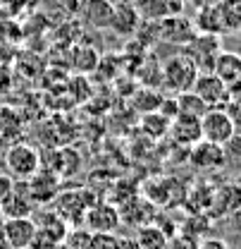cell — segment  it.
I'll return each mask as SVG.
<instances>
[{
	"mask_svg": "<svg viewBox=\"0 0 241 249\" xmlns=\"http://www.w3.org/2000/svg\"><path fill=\"white\" fill-rule=\"evenodd\" d=\"M0 160L12 180H29L41 170V154L27 142H15L7 146Z\"/></svg>",
	"mask_w": 241,
	"mask_h": 249,
	"instance_id": "1",
	"label": "cell"
},
{
	"mask_svg": "<svg viewBox=\"0 0 241 249\" xmlns=\"http://www.w3.org/2000/svg\"><path fill=\"white\" fill-rule=\"evenodd\" d=\"M198 74L196 62L191 60L186 53H177L162 65V87L172 93L189 91L193 87V79Z\"/></svg>",
	"mask_w": 241,
	"mask_h": 249,
	"instance_id": "2",
	"label": "cell"
},
{
	"mask_svg": "<svg viewBox=\"0 0 241 249\" xmlns=\"http://www.w3.org/2000/svg\"><path fill=\"white\" fill-rule=\"evenodd\" d=\"M222 51L217 34H196L189 43H186V55L196 62L198 72H210L215 55Z\"/></svg>",
	"mask_w": 241,
	"mask_h": 249,
	"instance_id": "3",
	"label": "cell"
},
{
	"mask_svg": "<svg viewBox=\"0 0 241 249\" xmlns=\"http://www.w3.org/2000/svg\"><path fill=\"white\" fill-rule=\"evenodd\" d=\"M234 132H237L234 124L229 123V118L222 108H208L201 115V137H203V142L222 146Z\"/></svg>",
	"mask_w": 241,
	"mask_h": 249,
	"instance_id": "4",
	"label": "cell"
},
{
	"mask_svg": "<svg viewBox=\"0 0 241 249\" xmlns=\"http://www.w3.org/2000/svg\"><path fill=\"white\" fill-rule=\"evenodd\" d=\"M191 91L196 93L208 108H222V106L229 101L227 84H225L217 74H212V72H198L196 79H193Z\"/></svg>",
	"mask_w": 241,
	"mask_h": 249,
	"instance_id": "5",
	"label": "cell"
},
{
	"mask_svg": "<svg viewBox=\"0 0 241 249\" xmlns=\"http://www.w3.org/2000/svg\"><path fill=\"white\" fill-rule=\"evenodd\" d=\"M189 163L198 170V173H217L227 165V156L220 144H210V142H198L191 146L189 151Z\"/></svg>",
	"mask_w": 241,
	"mask_h": 249,
	"instance_id": "6",
	"label": "cell"
},
{
	"mask_svg": "<svg viewBox=\"0 0 241 249\" xmlns=\"http://www.w3.org/2000/svg\"><path fill=\"white\" fill-rule=\"evenodd\" d=\"M0 211L5 218H31L36 211V204L31 201L27 180H15V189L10 192V196L0 204Z\"/></svg>",
	"mask_w": 241,
	"mask_h": 249,
	"instance_id": "7",
	"label": "cell"
},
{
	"mask_svg": "<svg viewBox=\"0 0 241 249\" xmlns=\"http://www.w3.org/2000/svg\"><path fill=\"white\" fill-rule=\"evenodd\" d=\"M0 232L12 249L31 247V242L36 237V223H33V218H5Z\"/></svg>",
	"mask_w": 241,
	"mask_h": 249,
	"instance_id": "8",
	"label": "cell"
},
{
	"mask_svg": "<svg viewBox=\"0 0 241 249\" xmlns=\"http://www.w3.org/2000/svg\"><path fill=\"white\" fill-rule=\"evenodd\" d=\"M134 7L144 22H162L167 17L181 15V0H134Z\"/></svg>",
	"mask_w": 241,
	"mask_h": 249,
	"instance_id": "9",
	"label": "cell"
},
{
	"mask_svg": "<svg viewBox=\"0 0 241 249\" xmlns=\"http://www.w3.org/2000/svg\"><path fill=\"white\" fill-rule=\"evenodd\" d=\"M27 189H29L31 201L36 204V209H41L43 204L53 201L58 196V189H60V180L55 173H43L38 170L33 178L27 180Z\"/></svg>",
	"mask_w": 241,
	"mask_h": 249,
	"instance_id": "10",
	"label": "cell"
},
{
	"mask_svg": "<svg viewBox=\"0 0 241 249\" xmlns=\"http://www.w3.org/2000/svg\"><path fill=\"white\" fill-rule=\"evenodd\" d=\"M84 220H86V225H89L93 232H108V235H112L122 223L120 211L115 206H110V204H96V206H91L89 211H86V216H84Z\"/></svg>",
	"mask_w": 241,
	"mask_h": 249,
	"instance_id": "11",
	"label": "cell"
},
{
	"mask_svg": "<svg viewBox=\"0 0 241 249\" xmlns=\"http://www.w3.org/2000/svg\"><path fill=\"white\" fill-rule=\"evenodd\" d=\"M177 144L181 146H193L198 144L203 137H201V118H191V115H177L172 123H170V132H167Z\"/></svg>",
	"mask_w": 241,
	"mask_h": 249,
	"instance_id": "12",
	"label": "cell"
},
{
	"mask_svg": "<svg viewBox=\"0 0 241 249\" xmlns=\"http://www.w3.org/2000/svg\"><path fill=\"white\" fill-rule=\"evenodd\" d=\"M241 209V187L237 182H227V185L217 187L212 194L210 211L215 216H232L234 211Z\"/></svg>",
	"mask_w": 241,
	"mask_h": 249,
	"instance_id": "13",
	"label": "cell"
},
{
	"mask_svg": "<svg viewBox=\"0 0 241 249\" xmlns=\"http://www.w3.org/2000/svg\"><path fill=\"white\" fill-rule=\"evenodd\" d=\"M141 24V17L134 7V2H122V5H115L112 10V22H110V31H115L122 38H131L136 29Z\"/></svg>",
	"mask_w": 241,
	"mask_h": 249,
	"instance_id": "14",
	"label": "cell"
},
{
	"mask_svg": "<svg viewBox=\"0 0 241 249\" xmlns=\"http://www.w3.org/2000/svg\"><path fill=\"white\" fill-rule=\"evenodd\" d=\"M196 36V27L193 22H189L186 17H167L160 22V38L172 41V43H189Z\"/></svg>",
	"mask_w": 241,
	"mask_h": 249,
	"instance_id": "15",
	"label": "cell"
},
{
	"mask_svg": "<svg viewBox=\"0 0 241 249\" xmlns=\"http://www.w3.org/2000/svg\"><path fill=\"white\" fill-rule=\"evenodd\" d=\"M212 74H217L225 84L234 82L241 74V53L237 51H220L212 60Z\"/></svg>",
	"mask_w": 241,
	"mask_h": 249,
	"instance_id": "16",
	"label": "cell"
},
{
	"mask_svg": "<svg viewBox=\"0 0 241 249\" xmlns=\"http://www.w3.org/2000/svg\"><path fill=\"white\" fill-rule=\"evenodd\" d=\"M115 5L110 0H84V19L93 29H110Z\"/></svg>",
	"mask_w": 241,
	"mask_h": 249,
	"instance_id": "17",
	"label": "cell"
},
{
	"mask_svg": "<svg viewBox=\"0 0 241 249\" xmlns=\"http://www.w3.org/2000/svg\"><path fill=\"white\" fill-rule=\"evenodd\" d=\"M134 240L139 242V247L141 249H167V242H170V237H167L155 223L139 225Z\"/></svg>",
	"mask_w": 241,
	"mask_h": 249,
	"instance_id": "18",
	"label": "cell"
},
{
	"mask_svg": "<svg viewBox=\"0 0 241 249\" xmlns=\"http://www.w3.org/2000/svg\"><path fill=\"white\" fill-rule=\"evenodd\" d=\"M175 98H177V115L201 118V115L208 110V106L191 91V89H189V91H181V93H175Z\"/></svg>",
	"mask_w": 241,
	"mask_h": 249,
	"instance_id": "19",
	"label": "cell"
},
{
	"mask_svg": "<svg viewBox=\"0 0 241 249\" xmlns=\"http://www.w3.org/2000/svg\"><path fill=\"white\" fill-rule=\"evenodd\" d=\"M170 123L172 120H167L162 113H146L144 115V120H141V127L151 134V137H165L167 132H170Z\"/></svg>",
	"mask_w": 241,
	"mask_h": 249,
	"instance_id": "20",
	"label": "cell"
},
{
	"mask_svg": "<svg viewBox=\"0 0 241 249\" xmlns=\"http://www.w3.org/2000/svg\"><path fill=\"white\" fill-rule=\"evenodd\" d=\"M160 103H162V96H158L155 89H148V87L134 96V108H136V110H141V115H146V113H155V110L160 108Z\"/></svg>",
	"mask_w": 241,
	"mask_h": 249,
	"instance_id": "21",
	"label": "cell"
},
{
	"mask_svg": "<svg viewBox=\"0 0 241 249\" xmlns=\"http://www.w3.org/2000/svg\"><path fill=\"white\" fill-rule=\"evenodd\" d=\"M222 149H225V156H227V163H229V160L241 163V132H234V134L222 144Z\"/></svg>",
	"mask_w": 241,
	"mask_h": 249,
	"instance_id": "22",
	"label": "cell"
},
{
	"mask_svg": "<svg viewBox=\"0 0 241 249\" xmlns=\"http://www.w3.org/2000/svg\"><path fill=\"white\" fill-rule=\"evenodd\" d=\"M167 249H198V237H191V235H172L170 242H167Z\"/></svg>",
	"mask_w": 241,
	"mask_h": 249,
	"instance_id": "23",
	"label": "cell"
},
{
	"mask_svg": "<svg viewBox=\"0 0 241 249\" xmlns=\"http://www.w3.org/2000/svg\"><path fill=\"white\" fill-rule=\"evenodd\" d=\"M222 110L227 113V118H229V123L234 124V129L241 132V103L239 101H227L222 106Z\"/></svg>",
	"mask_w": 241,
	"mask_h": 249,
	"instance_id": "24",
	"label": "cell"
},
{
	"mask_svg": "<svg viewBox=\"0 0 241 249\" xmlns=\"http://www.w3.org/2000/svg\"><path fill=\"white\" fill-rule=\"evenodd\" d=\"M15 189V180L5 173V170H0V204L10 196V192Z\"/></svg>",
	"mask_w": 241,
	"mask_h": 249,
	"instance_id": "25",
	"label": "cell"
},
{
	"mask_svg": "<svg viewBox=\"0 0 241 249\" xmlns=\"http://www.w3.org/2000/svg\"><path fill=\"white\" fill-rule=\"evenodd\" d=\"M198 249H229V245L222 237H208V240L198 242Z\"/></svg>",
	"mask_w": 241,
	"mask_h": 249,
	"instance_id": "26",
	"label": "cell"
},
{
	"mask_svg": "<svg viewBox=\"0 0 241 249\" xmlns=\"http://www.w3.org/2000/svg\"><path fill=\"white\" fill-rule=\"evenodd\" d=\"M227 96H229V101H239L241 103V74L234 82L227 84Z\"/></svg>",
	"mask_w": 241,
	"mask_h": 249,
	"instance_id": "27",
	"label": "cell"
},
{
	"mask_svg": "<svg viewBox=\"0 0 241 249\" xmlns=\"http://www.w3.org/2000/svg\"><path fill=\"white\" fill-rule=\"evenodd\" d=\"M229 228H232V232H234V235H239L241 237V209L239 211H234V213L229 216Z\"/></svg>",
	"mask_w": 241,
	"mask_h": 249,
	"instance_id": "28",
	"label": "cell"
},
{
	"mask_svg": "<svg viewBox=\"0 0 241 249\" xmlns=\"http://www.w3.org/2000/svg\"><path fill=\"white\" fill-rule=\"evenodd\" d=\"M115 249H141V247H139V242L134 237H120Z\"/></svg>",
	"mask_w": 241,
	"mask_h": 249,
	"instance_id": "29",
	"label": "cell"
},
{
	"mask_svg": "<svg viewBox=\"0 0 241 249\" xmlns=\"http://www.w3.org/2000/svg\"><path fill=\"white\" fill-rule=\"evenodd\" d=\"M191 2H193L198 10H201V7H210V5H217V0H191Z\"/></svg>",
	"mask_w": 241,
	"mask_h": 249,
	"instance_id": "30",
	"label": "cell"
},
{
	"mask_svg": "<svg viewBox=\"0 0 241 249\" xmlns=\"http://www.w3.org/2000/svg\"><path fill=\"white\" fill-rule=\"evenodd\" d=\"M0 249H12L10 245H7V240L2 237V232H0Z\"/></svg>",
	"mask_w": 241,
	"mask_h": 249,
	"instance_id": "31",
	"label": "cell"
},
{
	"mask_svg": "<svg viewBox=\"0 0 241 249\" xmlns=\"http://www.w3.org/2000/svg\"><path fill=\"white\" fill-rule=\"evenodd\" d=\"M234 182H237V185L241 187V170H239V175H237V180H234Z\"/></svg>",
	"mask_w": 241,
	"mask_h": 249,
	"instance_id": "32",
	"label": "cell"
},
{
	"mask_svg": "<svg viewBox=\"0 0 241 249\" xmlns=\"http://www.w3.org/2000/svg\"><path fill=\"white\" fill-rule=\"evenodd\" d=\"M2 223H5V216H2V211H0V228H2Z\"/></svg>",
	"mask_w": 241,
	"mask_h": 249,
	"instance_id": "33",
	"label": "cell"
},
{
	"mask_svg": "<svg viewBox=\"0 0 241 249\" xmlns=\"http://www.w3.org/2000/svg\"><path fill=\"white\" fill-rule=\"evenodd\" d=\"M19 249H33V247H19Z\"/></svg>",
	"mask_w": 241,
	"mask_h": 249,
	"instance_id": "34",
	"label": "cell"
}]
</instances>
